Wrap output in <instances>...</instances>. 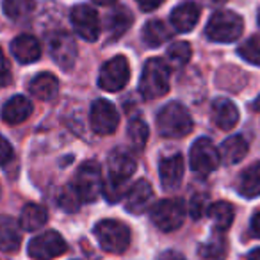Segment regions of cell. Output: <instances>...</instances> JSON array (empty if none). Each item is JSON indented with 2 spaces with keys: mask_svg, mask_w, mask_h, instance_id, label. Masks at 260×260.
Returning a JSON list of instances; mask_svg holds the SVG:
<instances>
[{
  "mask_svg": "<svg viewBox=\"0 0 260 260\" xmlns=\"http://www.w3.org/2000/svg\"><path fill=\"white\" fill-rule=\"evenodd\" d=\"M107 178L104 182V196L116 203L125 194V185L136 171V159L125 148H116L107 160Z\"/></svg>",
  "mask_w": 260,
  "mask_h": 260,
  "instance_id": "6da1fadb",
  "label": "cell"
},
{
  "mask_svg": "<svg viewBox=\"0 0 260 260\" xmlns=\"http://www.w3.org/2000/svg\"><path fill=\"white\" fill-rule=\"evenodd\" d=\"M139 91L146 100H157L170 91V66L164 59H148L139 80Z\"/></svg>",
  "mask_w": 260,
  "mask_h": 260,
  "instance_id": "7a4b0ae2",
  "label": "cell"
},
{
  "mask_svg": "<svg viewBox=\"0 0 260 260\" xmlns=\"http://www.w3.org/2000/svg\"><path fill=\"white\" fill-rule=\"evenodd\" d=\"M157 128L164 138L178 139L187 136L192 130V119L189 111L178 102L164 105L157 114Z\"/></svg>",
  "mask_w": 260,
  "mask_h": 260,
  "instance_id": "3957f363",
  "label": "cell"
},
{
  "mask_svg": "<svg viewBox=\"0 0 260 260\" xmlns=\"http://www.w3.org/2000/svg\"><path fill=\"white\" fill-rule=\"evenodd\" d=\"M244 29L242 18L234 11H217L210 16L205 27V34L216 43H234L239 40Z\"/></svg>",
  "mask_w": 260,
  "mask_h": 260,
  "instance_id": "277c9868",
  "label": "cell"
},
{
  "mask_svg": "<svg viewBox=\"0 0 260 260\" xmlns=\"http://www.w3.org/2000/svg\"><path fill=\"white\" fill-rule=\"evenodd\" d=\"M98 244L107 253H123L130 244V230L118 219H104L94 226Z\"/></svg>",
  "mask_w": 260,
  "mask_h": 260,
  "instance_id": "5b68a950",
  "label": "cell"
},
{
  "mask_svg": "<svg viewBox=\"0 0 260 260\" xmlns=\"http://www.w3.org/2000/svg\"><path fill=\"white\" fill-rule=\"evenodd\" d=\"M73 189L79 194L80 202L91 203L98 198V194L104 191V178H102V170L98 162L87 160L79 168L75 182H73Z\"/></svg>",
  "mask_w": 260,
  "mask_h": 260,
  "instance_id": "8992f818",
  "label": "cell"
},
{
  "mask_svg": "<svg viewBox=\"0 0 260 260\" xmlns=\"http://www.w3.org/2000/svg\"><path fill=\"white\" fill-rule=\"evenodd\" d=\"M185 219V205L182 200L170 198L159 202L152 209V221L159 230L175 232L184 224Z\"/></svg>",
  "mask_w": 260,
  "mask_h": 260,
  "instance_id": "52a82bcc",
  "label": "cell"
},
{
  "mask_svg": "<svg viewBox=\"0 0 260 260\" xmlns=\"http://www.w3.org/2000/svg\"><path fill=\"white\" fill-rule=\"evenodd\" d=\"M219 160H221V155L210 139L200 138V139H196L194 145L191 146L189 162H191V168L194 173L202 175V177H207V175H210L219 166Z\"/></svg>",
  "mask_w": 260,
  "mask_h": 260,
  "instance_id": "ba28073f",
  "label": "cell"
},
{
  "mask_svg": "<svg viewBox=\"0 0 260 260\" xmlns=\"http://www.w3.org/2000/svg\"><path fill=\"white\" fill-rule=\"evenodd\" d=\"M29 251L30 258L34 260H52L55 256H61L68 251V244L66 241L57 234V232H45V234L34 237L29 242Z\"/></svg>",
  "mask_w": 260,
  "mask_h": 260,
  "instance_id": "9c48e42d",
  "label": "cell"
},
{
  "mask_svg": "<svg viewBox=\"0 0 260 260\" xmlns=\"http://www.w3.org/2000/svg\"><path fill=\"white\" fill-rule=\"evenodd\" d=\"M130 79V66L123 55H116L107 61L100 70L98 86L105 91H119L126 86Z\"/></svg>",
  "mask_w": 260,
  "mask_h": 260,
  "instance_id": "30bf717a",
  "label": "cell"
},
{
  "mask_svg": "<svg viewBox=\"0 0 260 260\" xmlns=\"http://www.w3.org/2000/svg\"><path fill=\"white\" fill-rule=\"evenodd\" d=\"M70 20H72V25L75 29V32L82 40L86 41L98 40V36H100V18H98V13L91 6L86 4L75 6L72 9V13H70Z\"/></svg>",
  "mask_w": 260,
  "mask_h": 260,
  "instance_id": "8fae6325",
  "label": "cell"
},
{
  "mask_svg": "<svg viewBox=\"0 0 260 260\" xmlns=\"http://www.w3.org/2000/svg\"><path fill=\"white\" fill-rule=\"evenodd\" d=\"M48 48L54 62L61 70H72L77 61V43L68 32L59 30L48 40Z\"/></svg>",
  "mask_w": 260,
  "mask_h": 260,
  "instance_id": "7c38bea8",
  "label": "cell"
},
{
  "mask_svg": "<svg viewBox=\"0 0 260 260\" xmlns=\"http://www.w3.org/2000/svg\"><path fill=\"white\" fill-rule=\"evenodd\" d=\"M89 123L93 132L100 136L114 134V130L118 128L119 116L116 107L107 100H96L91 105L89 112Z\"/></svg>",
  "mask_w": 260,
  "mask_h": 260,
  "instance_id": "4fadbf2b",
  "label": "cell"
},
{
  "mask_svg": "<svg viewBox=\"0 0 260 260\" xmlns=\"http://www.w3.org/2000/svg\"><path fill=\"white\" fill-rule=\"evenodd\" d=\"M184 173H185V164H184V157L180 153L164 157L159 162V177L164 189L178 187L182 178H184Z\"/></svg>",
  "mask_w": 260,
  "mask_h": 260,
  "instance_id": "5bb4252c",
  "label": "cell"
},
{
  "mask_svg": "<svg viewBox=\"0 0 260 260\" xmlns=\"http://www.w3.org/2000/svg\"><path fill=\"white\" fill-rule=\"evenodd\" d=\"M153 202V189L148 180H138L128 189L125 196V207L128 212L141 214L152 205Z\"/></svg>",
  "mask_w": 260,
  "mask_h": 260,
  "instance_id": "9a60e30c",
  "label": "cell"
},
{
  "mask_svg": "<svg viewBox=\"0 0 260 260\" xmlns=\"http://www.w3.org/2000/svg\"><path fill=\"white\" fill-rule=\"evenodd\" d=\"M200 6L192 0H185L171 11V25L177 32H191L200 20Z\"/></svg>",
  "mask_w": 260,
  "mask_h": 260,
  "instance_id": "2e32d148",
  "label": "cell"
},
{
  "mask_svg": "<svg viewBox=\"0 0 260 260\" xmlns=\"http://www.w3.org/2000/svg\"><path fill=\"white\" fill-rule=\"evenodd\" d=\"M30 114H32V102L29 98L22 96V94L9 98L4 104V107H2V119L8 125H20Z\"/></svg>",
  "mask_w": 260,
  "mask_h": 260,
  "instance_id": "e0dca14e",
  "label": "cell"
},
{
  "mask_svg": "<svg viewBox=\"0 0 260 260\" xmlns=\"http://www.w3.org/2000/svg\"><path fill=\"white\" fill-rule=\"evenodd\" d=\"M11 52L15 59L22 64H29V62H36L41 57V45L34 36L29 34H22V36L15 38L11 43Z\"/></svg>",
  "mask_w": 260,
  "mask_h": 260,
  "instance_id": "ac0fdd59",
  "label": "cell"
},
{
  "mask_svg": "<svg viewBox=\"0 0 260 260\" xmlns=\"http://www.w3.org/2000/svg\"><path fill=\"white\" fill-rule=\"evenodd\" d=\"M22 244V226L9 216H0V251H16Z\"/></svg>",
  "mask_w": 260,
  "mask_h": 260,
  "instance_id": "d6986e66",
  "label": "cell"
},
{
  "mask_svg": "<svg viewBox=\"0 0 260 260\" xmlns=\"http://www.w3.org/2000/svg\"><path fill=\"white\" fill-rule=\"evenodd\" d=\"M212 121L221 130H232L239 121V111L234 102L226 98H217L212 104Z\"/></svg>",
  "mask_w": 260,
  "mask_h": 260,
  "instance_id": "ffe728a7",
  "label": "cell"
},
{
  "mask_svg": "<svg viewBox=\"0 0 260 260\" xmlns=\"http://www.w3.org/2000/svg\"><path fill=\"white\" fill-rule=\"evenodd\" d=\"M237 191L244 198L260 196V162L251 164L241 173L237 180Z\"/></svg>",
  "mask_w": 260,
  "mask_h": 260,
  "instance_id": "44dd1931",
  "label": "cell"
},
{
  "mask_svg": "<svg viewBox=\"0 0 260 260\" xmlns=\"http://www.w3.org/2000/svg\"><path fill=\"white\" fill-rule=\"evenodd\" d=\"M48 221V212L45 207L36 205V203H27L20 214V226L22 230L36 232L41 226H45Z\"/></svg>",
  "mask_w": 260,
  "mask_h": 260,
  "instance_id": "7402d4cb",
  "label": "cell"
},
{
  "mask_svg": "<svg viewBox=\"0 0 260 260\" xmlns=\"http://www.w3.org/2000/svg\"><path fill=\"white\" fill-rule=\"evenodd\" d=\"M29 89L38 100L48 102L57 94L59 80L55 79L52 73H40V75H36L32 80H30Z\"/></svg>",
  "mask_w": 260,
  "mask_h": 260,
  "instance_id": "603a6c76",
  "label": "cell"
},
{
  "mask_svg": "<svg viewBox=\"0 0 260 260\" xmlns=\"http://www.w3.org/2000/svg\"><path fill=\"white\" fill-rule=\"evenodd\" d=\"M248 141L242 136H232V138L223 141V145L219 148V155L224 162L232 166V164H237L244 159L246 153H248Z\"/></svg>",
  "mask_w": 260,
  "mask_h": 260,
  "instance_id": "cb8c5ba5",
  "label": "cell"
},
{
  "mask_svg": "<svg viewBox=\"0 0 260 260\" xmlns=\"http://www.w3.org/2000/svg\"><path fill=\"white\" fill-rule=\"evenodd\" d=\"M132 22H134L132 13H130L126 8H116L114 11L109 13L107 20H105V25H107L111 40H118V38H121L123 34L130 29Z\"/></svg>",
  "mask_w": 260,
  "mask_h": 260,
  "instance_id": "d4e9b609",
  "label": "cell"
},
{
  "mask_svg": "<svg viewBox=\"0 0 260 260\" xmlns=\"http://www.w3.org/2000/svg\"><path fill=\"white\" fill-rule=\"evenodd\" d=\"M224 232H217L209 239L207 242H203L200 246L198 253L203 260H224L228 251V246H226V239H224Z\"/></svg>",
  "mask_w": 260,
  "mask_h": 260,
  "instance_id": "484cf974",
  "label": "cell"
},
{
  "mask_svg": "<svg viewBox=\"0 0 260 260\" xmlns=\"http://www.w3.org/2000/svg\"><path fill=\"white\" fill-rule=\"evenodd\" d=\"M168 40H170V30H168L166 23L160 22V20H150L143 29V41H145L146 47H162Z\"/></svg>",
  "mask_w": 260,
  "mask_h": 260,
  "instance_id": "4316f807",
  "label": "cell"
},
{
  "mask_svg": "<svg viewBox=\"0 0 260 260\" xmlns=\"http://www.w3.org/2000/svg\"><path fill=\"white\" fill-rule=\"evenodd\" d=\"M209 216L214 223V230L226 232L234 223V207L228 202H216L210 205Z\"/></svg>",
  "mask_w": 260,
  "mask_h": 260,
  "instance_id": "83f0119b",
  "label": "cell"
},
{
  "mask_svg": "<svg viewBox=\"0 0 260 260\" xmlns=\"http://www.w3.org/2000/svg\"><path fill=\"white\" fill-rule=\"evenodd\" d=\"M2 9L8 18L20 22L32 15V11L36 9V2L34 0H4Z\"/></svg>",
  "mask_w": 260,
  "mask_h": 260,
  "instance_id": "f1b7e54d",
  "label": "cell"
},
{
  "mask_svg": "<svg viewBox=\"0 0 260 260\" xmlns=\"http://www.w3.org/2000/svg\"><path fill=\"white\" fill-rule=\"evenodd\" d=\"M192 55L191 50V45L185 43V41H177V43L170 45L166 52V57H168V66H173V68H182L189 62Z\"/></svg>",
  "mask_w": 260,
  "mask_h": 260,
  "instance_id": "f546056e",
  "label": "cell"
},
{
  "mask_svg": "<svg viewBox=\"0 0 260 260\" xmlns=\"http://www.w3.org/2000/svg\"><path fill=\"white\" fill-rule=\"evenodd\" d=\"M148 125L141 118H134L128 125V141L134 150H143L148 141Z\"/></svg>",
  "mask_w": 260,
  "mask_h": 260,
  "instance_id": "4dcf8cb0",
  "label": "cell"
},
{
  "mask_svg": "<svg viewBox=\"0 0 260 260\" xmlns=\"http://www.w3.org/2000/svg\"><path fill=\"white\" fill-rule=\"evenodd\" d=\"M239 55H241L244 61L251 62L255 66H260V34L256 36H251L248 41L239 47Z\"/></svg>",
  "mask_w": 260,
  "mask_h": 260,
  "instance_id": "1f68e13d",
  "label": "cell"
},
{
  "mask_svg": "<svg viewBox=\"0 0 260 260\" xmlns=\"http://www.w3.org/2000/svg\"><path fill=\"white\" fill-rule=\"evenodd\" d=\"M57 203L61 205L62 210H66V212H75V210L79 209L80 198H79V194H77L75 189H73V185H68V187L62 189L61 194H59Z\"/></svg>",
  "mask_w": 260,
  "mask_h": 260,
  "instance_id": "d6a6232c",
  "label": "cell"
},
{
  "mask_svg": "<svg viewBox=\"0 0 260 260\" xmlns=\"http://www.w3.org/2000/svg\"><path fill=\"white\" fill-rule=\"evenodd\" d=\"M210 209L209 205V196L207 194H194L189 203V212H191L192 219H200L205 216V212Z\"/></svg>",
  "mask_w": 260,
  "mask_h": 260,
  "instance_id": "836d02e7",
  "label": "cell"
},
{
  "mask_svg": "<svg viewBox=\"0 0 260 260\" xmlns=\"http://www.w3.org/2000/svg\"><path fill=\"white\" fill-rule=\"evenodd\" d=\"M13 80V73H11V66H9L8 59L4 55V50L0 48V87L9 86Z\"/></svg>",
  "mask_w": 260,
  "mask_h": 260,
  "instance_id": "e575fe53",
  "label": "cell"
},
{
  "mask_svg": "<svg viewBox=\"0 0 260 260\" xmlns=\"http://www.w3.org/2000/svg\"><path fill=\"white\" fill-rule=\"evenodd\" d=\"M13 159V146L8 143V139H4L0 136V166L8 164Z\"/></svg>",
  "mask_w": 260,
  "mask_h": 260,
  "instance_id": "d590c367",
  "label": "cell"
},
{
  "mask_svg": "<svg viewBox=\"0 0 260 260\" xmlns=\"http://www.w3.org/2000/svg\"><path fill=\"white\" fill-rule=\"evenodd\" d=\"M136 2H138V6L141 8V11L150 13V11H155L157 8H160L164 0H136Z\"/></svg>",
  "mask_w": 260,
  "mask_h": 260,
  "instance_id": "8d00e7d4",
  "label": "cell"
},
{
  "mask_svg": "<svg viewBox=\"0 0 260 260\" xmlns=\"http://www.w3.org/2000/svg\"><path fill=\"white\" fill-rule=\"evenodd\" d=\"M249 230H251L253 237L260 239V210L255 212V216L251 217V224H249Z\"/></svg>",
  "mask_w": 260,
  "mask_h": 260,
  "instance_id": "74e56055",
  "label": "cell"
},
{
  "mask_svg": "<svg viewBox=\"0 0 260 260\" xmlns=\"http://www.w3.org/2000/svg\"><path fill=\"white\" fill-rule=\"evenodd\" d=\"M160 260H185V258L177 251H168V253H164V255L160 256Z\"/></svg>",
  "mask_w": 260,
  "mask_h": 260,
  "instance_id": "f35d334b",
  "label": "cell"
},
{
  "mask_svg": "<svg viewBox=\"0 0 260 260\" xmlns=\"http://www.w3.org/2000/svg\"><path fill=\"white\" fill-rule=\"evenodd\" d=\"M248 260H260V248L253 249V251L248 253Z\"/></svg>",
  "mask_w": 260,
  "mask_h": 260,
  "instance_id": "ab89813d",
  "label": "cell"
},
{
  "mask_svg": "<svg viewBox=\"0 0 260 260\" xmlns=\"http://www.w3.org/2000/svg\"><path fill=\"white\" fill-rule=\"evenodd\" d=\"M93 2L98 6H112L114 2H118V0H93Z\"/></svg>",
  "mask_w": 260,
  "mask_h": 260,
  "instance_id": "60d3db41",
  "label": "cell"
},
{
  "mask_svg": "<svg viewBox=\"0 0 260 260\" xmlns=\"http://www.w3.org/2000/svg\"><path fill=\"white\" fill-rule=\"evenodd\" d=\"M258 25H260V11H258Z\"/></svg>",
  "mask_w": 260,
  "mask_h": 260,
  "instance_id": "b9f144b4",
  "label": "cell"
}]
</instances>
